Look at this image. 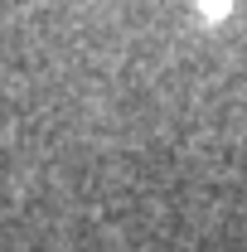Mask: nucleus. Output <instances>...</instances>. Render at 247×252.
<instances>
[{"label":"nucleus","instance_id":"nucleus-1","mask_svg":"<svg viewBox=\"0 0 247 252\" xmlns=\"http://www.w3.org/2000/svg\"><path fill=\"white\" fill-rule=\"evenodd\" d=\"M209 10H214V15H218V10H223V0H209Z\"/></svg>","mask_w":247,"mask_h":252}]
</instances>
